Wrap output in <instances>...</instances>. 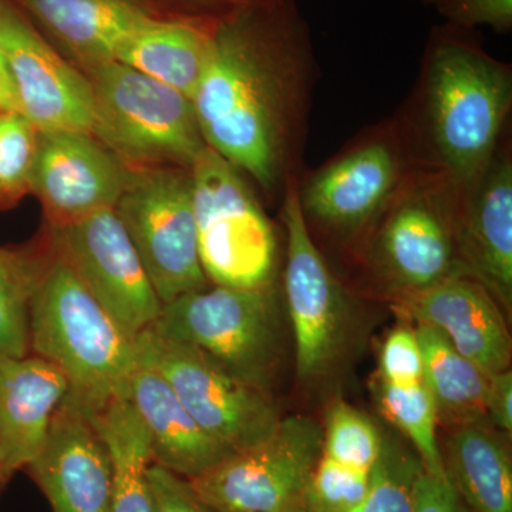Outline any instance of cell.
Instances as JSON below:
<instances>
[{"instance_id": "12", "label": "cell", "mask_w": 512, "mask_h": 512, "mask_svg": "<svg viewBox=\"0 0 512 512\" xmlns=\"http://www.w3.org/2000/svg\"><path fill=\"white\" fill-rule=\"evenodd\" d=\"M323 446L322 426L308 416L282 417L269 439L234 451L188 480L215 512H291L303 507Z\"/></svg>"}, {"instance_id": "2", "label": "cell", "mask_w": 512, "mask_h": 512, "mask_svg": "<svg viewBox=\"0 0 512 512\" xmlns=\"http://www.w3.org/2000/svg\"><path fill=\"white\" fill-rule=\"evenodd\" d=\"M511 64L491 56L474 30L431 29L419 79L394 114L416 167L461 188L480 177L510 128Z\"/></svg>"}, {"instance_id": "41", "label": "cell", "mask_w": 512, "mask_h": 512, "mask_svg": "<svg viewBox=\"0 0 512 512\" xmlns=\"http://www.w3.org/2000/svg\"><path fill=\"white\" fill-rule=\"evenodd\" d=\"M0 487H2V484H0Z\"/></svg>"}, {"instance_id": "17", "label": "cell", "mask_w": 512, "mask_h": 512, "mask_svg": "<svg viewBox=\"0 0 512 512\" xmlns=\"http://www.w3.org/2000/svg\"><path fill=\"white\" fill-rule=\"evenodd\" d=\"M394 302L397 311L416 320V325L440 332L487 375L510 369L512 345L505 312L476 279L451 276Z\"/></svg>"}, {"instance_id": "3", "label": "cell", "mask_w": 512, "mask_h": 512, "mask_svg": "<svg viewBox=\"0 0 512 512\" xmlns=\"http://www.w3.org/2000/svg\"><path fill=\"white\" fill-rule=\"evenodd\" d=\"M30 353L62 370L67 397L94 413L127 399L137 366V343L94 299L72 266L53 252L33 293Z\"/></svg>"}, {"instance_id": "28", "label": "cell", "mask_w": 512, "mask_h": 512, "mask_svg": "<svg viewBox=\"0 0 512 512\" xmlns=\"http://www.w3.org/2000/svg\"><path fill=\"white\" fill-rule=\"evenodd\" d=\"M423 473V464L414 448L383 436L365 498L352 512H414L417 485Z\"/></svg>"}, {"instance_id": "11", "label": "cell", "mask_w": 512, "mask_h": 512, "mask_svg": "<svg viewBox=\"0 0 512 512\" xmlns=\"http://www.w3.org/2000/svg\"><path fill=\"white\" fill-rule=\"evenodd\" d=\"M293 178L281 201L286 238L282 296L295 340L296 376L315 382L338 362L348 338L352 305L348 289L319 251L303 221Z\"/></svg>"}, {"instance_id": "23", "label": "cell", "mask_w": 512, "mask_h": 512, "mask_svg": "<svg viewBox=\"0 0 512 512\" xmlns=\"http://www.w3.org/2000/svg\"><path fill=\"white\" fill-rule=\"evenodd\" d=\"M448 481L473 512H512V463L490 423L456 427L443 453Z\"/></svg>"}, {"instance_id": "22", "label": "cell", "mask_w": 512, "mask_h": 512, "mask_svg": "<svg viewBox=\"0 0 512 512\" xmlns=\"http://www.w3.org/2000/svg\"><path fill=\"white\" fill-rule=\"evenodd\" d=\"M214 28L210 23L158 16L124 40L116 62L192 99L204 72Z\"/></svg>"}, {"instance_id": "36", "label": "cell", "mask_w": 512, "mask_h": 512, "mask_svg": "<svg viewBox=\"0 0 512 512\" xmlns=\"http://www.w3.org/2000/svg\"><path fill=\"white\" fill-rule=\"evenodd\" d=\"M414 512H473L461 500L448 480H439L424 471L417 485Z\"/></svg>"}, {"instance_id": "1", "label": "cell", "mask_w": 512, "mask_h": 512, "mask_svg": "<svg viewBox=\"0 0 512 512\" xmlns=\"http://www.w3.org/2000/svg\"><path fill=\"white\" fill-rule=\"evenodd\" d=\"M319 66L295 0L247 10L212 30L192 96L205 144L281 204L305 170Z\"/></svg>"}, {"instance_id": "20", "label": "cell", "mask_w": 512, "mask_h": 512, "mask_svg": "<svg viewBox=\"0 0 512 512\" xmlns=\"http://www.w3.org/2000/svg\"><path fill=\"white\" fill-rule=\"evenodd\" d=\"M126 400L146 427L157 466L192 480L232 454L198 426L170 383L140 355Z\"/></svg>"}, {"instance_id": "29", "label": "cell", "mask_w": 512, "mask_h": 512, "mask_svg": "<svg viewBox=\"0 0 512 512\" xmlns=\"http://www.w3.org/2000/svg\"><path fill=\"white\" fill-rule=\"evenodd\" d=\"M322 429L323 456L356 470L372 471L383 443L375 421L348 403L333 402Z\"/></svg>"}, {"instance_id": "39", "label": "cell", "mask_w": 512, "mask_h": 512, "mask_svg": "<svg viewBox=\"0 0 512 512\" xmlns=\"http://www.w3.org/2000/svg\"><path fill=\"white\" fill-rule=\"evenodd\" d=\"M423 5L431 6V8L437 9L443 3V0H419Z\"/></svg>"}, {"instance_id": "24", "label": "cell", "mask_w": 512, "mask_h": 512, "mask_svg": "<svg viewBox=\"0 0 512 512\" xmlns=\"http://www.w3.org/2000/svg\"><path fill=\"white\" fill-rule=\"evenodd\" d=\"M86 414L109 454L111 512H157L148 478L150 436L134 407L126 399H114Z\"/></svg>"}, {"instance_id": "33", "label": "cell", "mask_w": 512, "mask_h": 512, "mask_svg": "<svg viewBox=\"0 0 512 512\" xmlns=\"http://www.w3.org/2000/svg\"><path fill=\"white\" fill-rule=\"evenodd\" d=\"M436 10L447 25L456 28L488 26L501 35L512 29V0H443Z\"/></svg>"}, {"instance_id": "5", "label": "cell", "mask_w": 512, "mask_h": 512, "mask_svg": "<svg viewBox=\"0 0 512 512\" xmlns=\"http://www.w3.org/2000/svg\"><path fill=\"white\" fill-rule=\"evenodd\" d=\"M460 194L448 175L413 168L357 259L369 286L396 301L466 275L454 237Z\"/></svg>"}, {"instance_id": "32", "label": "cell", "mask_w": 512, "mask_h": 512, "mask_svg": "<svg viewBox=\"0 0 512 512\" xmlns=\"http://www.w3.org/2000/svg\"><path fill=\"white\" fill-rule=\"evenodd\" d=\"M380 379L397 384L423 380V356L414 328L394 329L384 340Z\"/></svg>"}, {"instance_id": "38", "label": "cell", "mask_w": 512, "mask_h": 512, "mask_svg": "<svg viewBox=\"0 0 512 512\" xmlns=\"http://www.w3.org/2000/svg\"><path fill=\"white\" fill-rule=\"evenodd\" d=\"M6 113H19V103L12 74L5 57L0 53V114Z\"/></svg>"}, {"instance_id": "15", "label": "cell", "mask_w": 512, "mask_h": 512, "mask_svg": "<svg viewBox=\"0 0 512 512\" xmlns=\"http://www.w3.org/2000/svg\"><path fill=\"white\" fill-rule=\"evenodd\" d=\"M131 171L92 134L39 133L30 190L55 227L116 207Z\"/></svg>"}, {"instance_id": "31", "label": "cell", "mask_w": 512, "mask_h": 512, "mask_svg": "<svg viewBox=\"0 0 512 512\" xmlns=\"http://www.w3.org/2000/svg\"><path fill=\"white\" fill-rule=\"evenodd\" d=\"M370 473L320 454L306 487L303 507L308 512H352L365 498Z\"/></svg>"}, {"instance_id": "30", "label": "cell", "mask_w": 512, "mask_h": 512, "mask_svg": "<svg viewBox=\"0 0 512 512\" xmlns=\"http://www.w3.org/2000/svg\"><path fill=\"white\" fill-rule=\"evenodd\" d=\"M39 131L22 114H0V202L30 190Z\"/></svg>"}, {"instance_id": "21", "label": "cell", "mask_w": 512, "mask_h": 512, "mask_svg": "<svg viewBox=\"0 0 512 512\" xmlns=\"http://www.w3.org/2000/svg\"><path fill=\"white\" fill-rule=\"evenodd\" d=\"M83 69L116 60L134 30L158 18L146 0H12Z\"/></svg>"}, {"instance_id": "9", "label": "cell", "mask_w": 512, "mask_h": 512, "mask_svg": "<svg viewBox=\"0 0 512 512\" xmlns=\"http://www.w3.org/2000/svg\"><path fill=\"white\" fill-rule=\"evenodd\" d=\"M114 211L163 305L211 285L198 252L188 168L131 171Z\"/></svg>"}, {"instance_id": "4", "label": "cell", "mask_w": 512, "mask_h": 512, "mask_svg": "<svg viewBox=\"0 0 512 512\" xmlns=\"http://www.w3.org/2000/svg\"><path fill=\"white\" fill-rule=\"evenodd\" d=\"M414 165L394 116L363 128L335 156L296 183L313 239L359 259L367 238Z\"/></svg>"}, {"instance_id": "7", "label": "cell", "mask_w": 512, "mask_h": 512, "mask_svg": "<svg viewBox=\"0 0 512 512\" xmlns=\"http://www.w3.org/2000/svg\"><path fill=\"white\" fill-rule=\"evenodd\" d=\"M92 136L123 163L190 168L207 150L190 97L111 60L86 70Z\"/></svg>"}, {"instance_id": "25", "label": "cell", "mask_w": 512, "mask_h": 512, "mask_svg": "<svg viewBox=\"0 0 512 512\" xmlns=\"http://www.w3.org/2000/svg\"><path fill=\"white\" fill-rule=\"evenodd\" d=\"M414 330L423 356V380L436 404L439 423L453 429L488 423L490 375L460 355L437 330L424 325Z\"/></svg>"}, {"instance_id": "26", "label": "cell", "mask_w": 512, "mask_h": 512, "mask_svg": "<svg viewBox=\"0 0 512 512\" xmlns=\"http://www.w3.org/2000/svg\"><path fill=\"white\" fill-rule=\"evenodd\" d=\"M376 402L380 412L410 440L429 476L448 480L443 451L437 437L439 416L429 387L424 380L414 383H390L377 380Z\"/></svg>"}, {"instance_id": "18", "label": "cell", "mask_w": 512, "mask_h": 512, "mask_svg": "<svg viewBox=\"0 0 512 512\" xmlns=\"http://www.w3.org/2000/svg\"><path fill=\"white\" fill-rule=\"evenodd\" d=\"M28 468L53 512H111L109 454L89 416L69 397Z\"/></svg>"}, {"instance_id": "6", "label": "cell", "mask_w": 512, "mask_h": 512, "mask_svg": "<svg viewBox=\"0 0 512 512\" xmlns=\"http://www.w3.org/2000/svg\"><path fill=\"white\" fill-rule=\"evenodd\" d=\"M282 301L278 282L248 289L208 285L165 303L151 329L271 392L285 355Z\"/></svg>"}, {"instance_id": "19", "label": "cell", "mask_w": 512, "mask_h": 512, "mask_svg": "<svg viewBox=\"0 0 512 512\" xmlns=\"http://www.w3.org/2000/svg\"><path fill=\"white\" fill-rule=\"evenodd\" d=\"M67 393L62 370L43 357L0 353V484L35 460Z\"/></svg>"}, {"instance_id": "27", "label": "cell", "mask_w": 512, "mask_h": 512, "mask_svg": "<svg viewBox=\"0 0 512 512\" xmlns=\"http://www.w3.org/2000/svg\"><path fill=\"white\" fill-rule=\"evenodd\" d=\"M50 258L39 252L0 247V353L30 355L29 311Z\"/></svg>"}, {"instance_id": "13", "label": "cell", "mask_w": 512, "mask_h": 512, "mask_svg": "<svg viewBox=\"0 0 512 512\" xmlns=\"http://www.w3.org/2000/svg\"><path fill=\"white\" fill-rule=\"evenodd\" d=\"M62 256L111 318L137 339L160 316L161 303L114 208L52 227Z\"/></svg>"}, {"instance_id": "40", "label": "cell", "mask_w": 512, "mask_h": 512, "mask_svg": "<svg viewBox=\"0 0 512 512\" xmlns=\"http://www.w3.org/2000/svg\"><path fill=\"white\" fill-rule=\"evenodd\" d=\"M291 512H308L305 508H299V510L291 511Z\"/></svg>"}, {"instance_id": "35", "label": "cell", "mask_w": 512, "mask_h": 512, "mask_svg": "<svg viewBox=\"0 0 512 512\" xmlns=\"http://www.w3.org/2000/svg\"><path fill=\"white\" fill-rule=\"evenodd\" d=\"M185 6L183 19L217 25L247 10L275 5L285 0H178Z\"/></svg>"}, {"instance_id": "8", "label": "cell", "mask_w": 512, "mask_h": 512, "mask_svg": "<svg viewBox=\"0 0 512 512\" xmlns=\"http://www.w3.org/2000/svg\"><path fill=\"white\" fill-rule=\"evenodd\" d=\"M202 271L211 285L278 282L281 242L245 175L210 147L190 168Z\"/></svg>"}, {"instance_id": "14", "label": "cell", "mask_w": 512, "mask_h": 512, "mask_svg": "<svg viewBox=\"0 0 512 512\" xmlns=\"http://www.w3.org/2000/svg\"><path fill=\"white\" fill-rule=\"evenodd\" d=\"M0 53L12 74L19 113L39 133L92 134L94 97L89 79L37 33L12 0H0Z\"/></svg>"}, {"instance_id": "34", "label": "cell", "mask_w": 512, "mask_h": 512, "mask_svg": "<svg viewBox=\"0 0 512 512\" xmlns=\"http://www.w3.org/2000/svg\"><path fill=\"white\" fill-rule=\"evenodd\" d=\"M148 478L157 512H215L194 493L187 478L154 463L148 470Z\"/></svg>"}, {"instance_id": "10", "label": "cell", "mask_w": 512, "mask_h": 512, "mask_svg": "<svg viewBox=\"0 0 512 512\" xmlns=\"http://www.w3.org/2000/svg\"><path fill=\"white\" fill-rule=\"evenodd\" d=\"M136 343L138 355L170 383L198 426L232 453L269 439L281 423L271 392L232 375L202 350L151 328Z\"/></svg>"}, {"instance_id": "16", "label": "cell", "mask_w": 512, "mask_h": 512, "mask_svg": "<svg viewBox=\"0 0 512 512\" xmlns=\"http://www.w3.org/2000/svg\"><path fill=\"white\" fill-rule=\"evenodd\" d=\"M458 262L464 274L493 295L504 312L512 308V144L511 133L480 177L461 190L456 227Z\"/></svg>"}, {"instance_id": "37", "label": "cell", "mask_w": 512, "mask_h": 512, "mask_svg": "<svg viewBox=\"0 0 512 512\" xmlns=\"http://www.w3.org/2000/svg\"><path fill=\"white\" fill-rule=\"evenodd\" d=\"M487 420L494 429L512 433V373L511 369L490 376L487 394Z\"/></svg>"}]
</instances>
